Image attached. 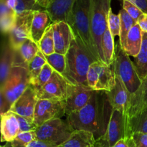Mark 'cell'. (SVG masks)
I'll list each match as a JSON object with an SVG mask.
<instances>
[{
    "mask_svg": "<svg viewBox=\"0 0 147 147\" xmlns=\"http://www.w3.org/2000/svg\"><path fill=\"white\" fill-rule=\"evenodd\" d=\"M37 100L38 98L37 92L34 88L30 85L23 94L14 102L9 111L33 121Z\"/></svg>",
    "mask_w": 147,
    "mask_h": 147,
    "instance_id": "5bb4252c",
    "label": "cell"
},
{
    "mask_svg": "<svg viewBox=\"0 0 147 147\" xmlns=\"http://www.w3.org/2000/svg\"><path fill=\"white\" fill-rule=\"evenodd\" d=\"M30 86L27 69L13 67L3 86H0L1 115L9 111L14 102Z\"/></svg>",
    "mask_w": 147,
    "mask_h": 147,
    "instance_id": "277c9868",
    "label": "cell"
},
{
    "mask_svg": "<svg viewBox=\"0 0 147 147\" xmlns=\"http://www.w3.org/2000/svg\"><path fill=\"white\" fill-rule=\"evenodd\" d=\"M65 116V101L50 99H38L34 113V124L37 127L45 123Z\"/></svg>",
    "mask_w": 147,
    "mask_h": 147,
    "instance_id": "9c48e42d",
    "label": "cell"
},
{
    "mask_svg": "<svg viewBox=\"0 0 147 147\" xmlns=\"http://www.w3.org/2000/svg\"><path fill=\"white\" fill-rule=\"evenodd\" d=\"M112 65H108L101 62L98 78L94 91L109 92L116 85V74Z\"/></svg>",
    "mask_w": 147,
    "mask_h": 147,
    "instance_id": "7402d4cb",
    "label": "cell"
},
{
    "mask_svg": "<svg viewBox=\"0 0 147 147\" xmlns=\"http://www.w3.org/2000/svg\"><path fill=\"white\" fill-rule=\"evenodd\" d=\"M14 50L10 47L9 41L4 42L2 45L1 57V66H0V86H3L9 75L13 67L14 61Z\"/></svg>",
    "mask_w": 147,
    "mask_h": 147,
    "instance_id": "cb8c5ba5",
    "label": "cell"
},
{
    "mask_svg": "<svg viewBox=\"0 0 147 147\" xmlns=\"http://www.w3.org/2000/svg\"><path fill=\"white\" fill-rule=\"evenodd\" d=\"M123 1V0H122ZM137 6L144 13L147 14V0H127Z\"/></svg>",
    "mask_w": 147,
    "mask_h": 147,
    "instance_id": "b9f144b4",
    "label": "cell"
},
{
    "mask_svg": "<svg viewBox=\"0 0 147 147\" xmlns=\"http://www.w3.org/2000/svg\"><path fill=\"white\" fill-rule=\"evenodd\" d=\"M34 11L17 15L15 26L9 34V42L14 51L18 50L27 40L30 39L31 26Z\"/></svg>",
    "mask_w": 147,
    "mask_h": 147,
    "instance_id": "7c38bea8",
    "label": "cell"
},
{
    "mask_svg": "<svg viewBox=\"0 0 147 147\" xmlns=\"http://www.w3.org/2000/svg\"><path fill=\"white\" fill-rule=\"evenodd\" d=\"M143 38V32L136 23L129 31L122 49L129 56L136 57L140 52Z\"/></svg>",
    "mask_w": 147,
    "mask_h": 147,
    "instance_id": "44dd1931",
    "label": "cell"
},
{
    "mask_svg": "<svg viewBox=\"0 0 147 147\" xmlns=\"http://www.w3.org/2000/svg\"><path fill=\"white\" fill-rule=\"evenodd\" d=\"M96 139L93 133L85 130H76L68 139L57 147H92Z\"/></svg>",
    "mask_w": 147,
    "mask_h": 147,
    "instance_id": "603a6c76",
    "label": "cell"
},
{
    "mask_svg": "<svg viewBox=\"0 0 147 147\" xmlns=\"http://www.w3.org/2000/svg\"><path fill=\"white\" fill-rule=\"evenodd\" d=\"M102 53L103 62L108 65H113L116 58V47L114 37L108 28L102 37Z\"/></svg>",
    "mask_w": 147,
    "mask_h": 147,
    "instance_id": "d4e9b609",
    "label": "cell"
},
{
    "mask_svg": "<svg viewBox=\"0 0 147 147\" xmlns=\"http://www.w3.org/2000/svg\"><path fill=\"white\" fill-rule=\"evenodd\" d=\"M136 147H147V134L134 133L132 135Z\"/></svg>",
    "mask_w": 147,
    "mask_h": 147,
    "instance_id": "f35d334b",
    "label": "cell"
},
{
    "mask_svg": "<svg viewBox=\"0 0 147 147\" xmlns=\"http://www.w3.org/2000/svg\"><path fill=\"white\" fill-rule=\"evenodd\" d=\"M147 108V76L134 94L130 96L127 112L124 117L125 137H130L131 129L141 113Z\"/></svg>",
    "mask_w": 147,
    "mask_h": 147,
    "instance_id": "ba28073f",
    "label": "cell"
},
{
    "mask_svg": "<svg viewBox=\"0 0 147 147\" xmlns=\"http://www.w3.org/2000/svg\"><path fill=\"white\" fill-rule=\"evenodd\" d=\"M20 128L18 119L14 113L7 111L1 115V142H11L20 134Z\"/></svg>",
    "mask_w": 147,
    "mask_h": 147,
    "instance_id": "d6986e66",
    "label": "cell"
},
{
    "mask_svg": "<svg viewBox=\"0 0 147 147\" xmlns=\"http://www.w3.org/2000/svg\"><path fill=\"white\" fill-rule=\"evenodd\" d=\"M70 83L57 72L54 71L51 78L41 88L36 90L38 99H50L65 101Z\"/></svg>",
    "mask_w": 147,
    "mask_h": 147,
    "instance_id": "8fae6325",
    "label": "cell"
},
{
    "mask_svg": "<svg viewBox=\"0 0 147 147\" xmlns=\"http://www.w3.org/2000/svg\"><path fill=\"white\" fill-rule=\"evenodd\" d=\"M93 91L94 90L86 86L70 83L67 96L65 100V116H69L83 109L90 99Z\"/></svg>",
    "mask_w": 147,
    "mask_h": 147,
    "instance_id": "4fadbf2b",
    "label": "cell"
},
{
    "mask_svg": "<svg viewBox=\"0 0 147 147\" xmlns=\"http://www.w3.org/2000/svg\"><path fill=\"white\" fill-rule=\"evenodd\" d=\"M113 66L116 76L122 80L130 96L134 94L140 87L142 80L138 75L134 62L122 49L119 42L116 48V58Z\"/></svg>",
    "mask_w": 147,
    "mask_h": 147,
    "instance_id": "8992f818",
    "label": "cell"
},
{
    "mask_svg": "<svg viewBox=\"0 0 147 147\" xmlns=\"http://www.w3.org/2000/svg\"><path fill=\"white\" fill-rule=\"evenodd\" d=\"M125 137L124 118L121 112L113 109L106 132L96 139L92 147H112L116 142Z\"/></svg>",
    "mask_w": 147,
    "mask_h": 147,
    "instance_id": "30bf717a",
    "label": "cell"
},
{
    "mask_svg": "<svg viewBox=\"0 0 147 147\" xmlns=\"http://www.w3.org/2000/svg\"><path fill=\"white\" fill-rule=\"evenodd\" d=\"M119 14L121 19V32L120 35H119V44H120L121 47H122L124 45L129 31L137 22L123 8L119 11Z\"/></svg>",
    "mask_w": 147,
    "mask_h": 147,
    "instance_id": "83f0119b",
    "label": "cell"
},
{
    "mask_svg": "<svg viewBox=\"0 0 147 147\" xmlns=\"http://www.w3.org/2000/svg\"><path fill=\"white\" fill-rule=\"evenodd\" d=\"M73 131L67 121L56 119L37 127L35 130L36 139L58 146L66 142Z\"/></svg>",
    "mask_w": 147,
    "mask_h": 147,
    "instance_id": "52a82bcc",
    "label": "cell"
},
{
    "mask_svg": "<svg viewBox=\"0 0 147 147\" xmlns=\"http://www.w3.org/2000/svg\"><path fill=\"white\" fill-rule=\"evenodd\" d=\"M1 147H3V146H1Z\"/></svg>",
    "mask_w": 147,
    "mask_h": 147,
    "instance_id": "bcb514c9",
    "label": "cell"
},
{
    "mask_svg": "<svg viewBox=\"0 0 147 147\" xmlns=\"http://www.w3.org/2000/svg\"><path fill=\"white\" fill-rule=\"evenodd\" d=\"M2 146L9 147L6 144ZM24 147H57V146H56V145H54V144H52L47 143V142H42V141H40V140H37V139H35V140H34L33 142H32L31 143L26 145V146Z\"/></svg>",
    "mask_w": 147,
    "mask_h": 147,
    "instance_id": "60d3db41",
    "label": "cell"
},
{
    "mask_svg": "<svg viewBox=\"0 0 147 147\" xmlns=\"http://www.w3.org/2000/svg\"><path fill=\"white\" fill-rule=\"evenodd\" d=\"M16 116L18 119L19 123H20V132L34 131L37 128L32 120H30L27 118L22 117V116H18V115H16Z\"/></svg>",
    "mask_w": 147,
    "mask_h": 147,
    "instance_id": "74e56055",
    "label": "cell"
},
{
    "mask_svg": "<svg viewBox=\"0 0 147 147\" xmlns=\"http://www.w3.org/2000/svg\"><path fill=\"white\" fill-rule=\"evenodd\" d=\"M111 0H91L90 4V23L92 37L95 48L100 62H103L102 53V37L108 29V18Z\"/></svg>",
    "mask_w": 147,
    "mask_h": 147,
    "instance_id": "5b68a950",
    "label": "cell"
},
{
    "mask_svg": "<svg viewBox=\"0 0 147 147\" xmlns=\"http://www.w3.org/2000/svg\"><path fill=\"white\" fill-rule=\"evenodd\" d=\"M51 24L50 17L45 9L34 11L32 22L30 39L38 45L47 29Z\"/></svg>",
    "mask_w": 147,
    "mask_h": 147,
    "instance_id": "ffe728a7",
    "label": "cell"
},
{
    "mask_svg": "<svg viewBox=\"0 0 147 147\" xmlns=\"http://www.w3.org/2000/svg\"><path fill=\"white\" fill-rule=\"evenodd\" d=\"M44 9L41 7L36 4L33 0H16V5L14 11L17 15L23 14L24 12L30 11H37V10Z\"/></svg>",
    "mask_w": 147,
    "mask_h": 147,
    "instance_id": "d6a6232c",
    "label": "cell"
},
{
    "mask_svg": "<svg viewBox=\"0 0 147 147\" xmlns=\"http://www.w3.org/2000/svg\"><path fill=\"white\" fill-rule=\"evenodd\" d=\"M77 0H50L46 11L52 23L65 22L70 25L73 20V10Z\"/></svg>",
    "mask_w": 147,
    "mask_h": 147,
    "instance_id": "9a60e30c",
    "label": "cell"
},
{
    "mask_svg": "<svg viewBox=\"0 0 147 147\" xmlns=\"http://www.w3.org/2000/svg\"><path fill=\"white\" fill-rule=\"evenodd\" d=\"M40 50L45 55H50L55 52V42L54 37H53V30L52 24L47 29L45 33L42 36L38 43Z\"/></svg>",
    "mask_w": 147,
    "mask_h": 147,
    "instance_id": "f1b7e54d",
    "label": "cell"
},
{
    "mask_svg": "<svg viewBox=\"0 0 147 147\" xmlns=\"http://www.w3.org/2000/svg\"><path fill=\"white\" fill-rule=\"evenodd\" d=\"M136 70L141 80L147 76V32H143V38L140 52L134 60Z\"/></svg>",
    "mask_w": 147,
    "mask_h": 147,
    "instance_id": "484cf974",
    "label": "cell"
},
{
    "mask_svg": "<svg viewBox=\"0 0 147 147\" xmlns=\"http://www.w3.org/2000/svg\"><path fill=\"white\" fill-rule=\"evenodd\" d=\"M112 147H136L132 136L123 137L116 142V144Z\"/></svg>",
    "mask_w": 147,
    "mask_h": 147,
    "instance_id": "ab89813d",
    "label": "cell"
},
{
    "mask_svg": "<svg viewBox=\"0 0 147 147\" xmlns=\"http://www.w3.org/2000/svg\"><path fill=\"white\" fill-rule=\"evenodd\" d=\"M47 63L45 56L42 53L39 51L35 57L29 64L27 67V73H28V78L30 85L32 84L35 80V79L38 77L40 72L42 70L45 65Z\"/></svg>",
    "mask_w": 147,
    "mask_h": 147,
    "instance_id": "4316f807",
    "label": "cell"
},
{
    "mask_svg": "<svg viewBox=\"0 0 147 147\" xmlns=\"http://www.w3.org/2000/svg\"><path fill=\"white\" fill-rule=\"evenodd\" d=\"M65 57L66 67L63 76L71 84L88 87V72L90 65L97 60L89 53L77 37L73 38Z\"/></svg>",
    "mask_w": 147,
    "mask_h": 147,
    "instance_id": "7a4b0ae2",
    "label": "cell"
},
{
    "mask_svg": "<svg viewBox=\"0 0 147 147\" xmlns=\"http://www.w3.org/2000/svg\"><path fill=\"white\" fill-rule=\"evenodd\" d=\"M108 28L111 32L113 37L120 35L121 32V19L119 14H116L113 12L112 9L109 11L108 18Z\"/></svg>",
    "mask_w": 147,
    "mask_h": 147,
    "instance_id": "e575fe53",
    "label": "cell"
},
{
    "mask_svg": "<svg viewBox=\"0 0 147 147\" xmlns=\"http://www.w3.org/2000/svg\"><path fill=\"white\" fill-rule=\"evenodd\" d=\"M91 0H77L73 10V20L70 24L75 37L80 39L86 50L97 61H100L92 37L90 23Z\"/></svg>",
    "mask_w": 147,
    "mask_h": 147,
    "instance_id": "3957f363",
    "label": "cell"
},
{
    "mask_svg": "<svg viewBox=\"0 0 147 147\" xmlns=\"http://www.w3.org/2000/svg\"><path fill=\"white\" fill-rule=\"evenodd\" d=\"M113 110L106 91H93L87 104L67 116L66 121L73 130H85L96 139L106 132Z\"/></svg>",
    "mask_w": 147,
    "mask_h": 147,
    "instance_id": "6da1fadb",
    "label": "cell"
},
{
    "mask_svg": "<svg viewBox=\"0 0 147 147\" xmlns=\"http://www.w3.org/2000/svg\"><path fill=\"white\" fill-rule=\"evenodd\" d=\"M137 132L147 134V108L134 123L131 129V136Z\"/></svg>",
    "mask_w": 147,
    "mask_h": 147,
    "instance_id": "d590c367",
    "label": "cell"
},
{
    "mask_svg": "<svg viewBox=\"0 0 147 147\" xmlns=\"http://www.w3.org/2000/svg\"><path fill=\"white\" fill-rule=\"evenodd\" d=\"M123 9L127 11L128 14L137 22L141 16L144 14L143 11L135 4L127 0L123 1Z\"/></svg>",
    "mask_w": 147,
    "mask_h": 147,
    "instance_id": "8d00e7d4",
    "label": "cell"
},
{
    "mask_svg": "<svg viewBox=\"0 0 147 147\" xmlns=\"http://www.w3.org/2000/svg\"><path fill=\"white\" fill-rule=\"evenodd\" d=\"M55 42V52L59 54H67L72 41L75 37L71 27L65 22L52 23Z\"/></svg>",
    "mask_w": 147,
    "mask_h": 147,
    "instance_id": "2e32d148",
    "label": "cell"
},
{
    "mask_svg": "<svg viewBox=\"0 0 147 147\" xmlns=\"http://www.w3.org/2000/svg\"><path fill=\"white\" fill-rule=\"evenodd\" d=\"M7 4L10 8L14 9V7L16 5V0H7Z\"/></svg>",
    "mask_w": 147,
    "mask_h": 147,
    "instance_id": "f6af8a7d",
    "label": "cell"
},
{
    "mask_svg": "<svg viewBox=\"0 0 147 147\" xmlns=\"http://www.w3.org/2000/svg\"><path fill=\"white\" fill-rule=\"evenodd\" d=\"M137 23L140 26L142 32H147V14L144 13L138 20Z\"/></svg>",
    "mask_w": 147,
    "mask_h": 147,
    "instance_id": "7bdbcfd3",
    "label": "cell"
},
{
    "mask_svg": "<svg viewBox=\"0 0 147 147\" xmlns=\"http://www.w3.org/2000/svg\"><path fill=\"white\" fill-rule=\"evenodd\" d=\"M39 51L40 48L37 43L31 39L27 40L18 50L14 51L13 67H21L27 70L30 63L34 59Z\"/></svg>",
    "mask_w": 147,
    "mask_h": 147,
    "instance_id": "ac0fdd59",
    "label": "cell"
},
{
    "mask_svg": "<svg viewBox=\"0 0 147 147\" xmlns=\"http://www.w3.org/2000/svg\"><path fill=\"white\" fill-rule=\"evenodd\" d=\"M35 139H36L35 131L20 132V134L17 135L14 141H12L11 142H8L6 144V145L9 147H24Z\"/></svg>",
    "mask_w": 147,
    "mask_h": 147,
    "instance_id": "1f68e13d",
    "label": "cell"
},
{
    "mask_svg": "<svg viewBox=\"0 0 147 147\" xmlns=\"http://www.w3.org/2000/svg\"><path fill=\"white\" fill-rule=\"evenodd\" d=\"M106 93L112 108L121 112L124 118L129 106L130 94L119 77L116 76V85L111 91Z\"/></svg>",
    "mask_w": 147,
    "mask_h": 147,
    "instance_id": "e0dca14e",
    "label": "cell"
},
{
    "mask_svg": "<svg viewBox=\"0 0 147 147\" xmlns=\"http://www.w3.org/2000/svg\"><path fill=\"white\" fill-rule=\"evenodd\" d=\"M45 58L47 63L53 67L55 71L61 75L64 73L66 67V57L65 55L54 53L50 55H46Z\"/></svg>",
    "mask_w": 147,
    "mask_h": 147,
    "instance_id": "f546056e",
    "label": "cell"
},
{
    "mask_svg": "<svg viewBox=\"0 0 147 147\" xmlns=\"http://www.w3.org/2000/svg\"><path fill=\"white\" fill-rule=\"evenodd\" d=\"M33 1H35L36 4H38V5L40 6V7H41L42 9H46L47 7H48L50 0H33Z\"/></svg>",
    "mask_w": 147,
    "mask_h": 147,
    "instance_id": "ee69618b",
    "label": "cell"
},
{
    "mask_svg": "<svg viewBox=\"0 0 147 147\" xmlns=\"http://www.w3.org/2000/svg\"><path fill=\"white\" fill-rule=\"evenodd\" d=\"M100 61H96L90 65L87 75L88 86L91 90H95L98 78L99 70L100 67Z\"/></svg>",
    "mask_w": 147,
    "mask_h": 147,
    "instance_id": "836d02e7",
    "label": "cell"
},
{
    "mask_svg": "<svg viewBox=\"0 0 147 147\" xmlns=\"http://www.w3.org/2000/svg\"><path fill=\"white\" fill-rule=\"evenodd\" d=\"M54 71L55 70H53V67L48 63H46L44 65V67H43L42 71L40 72L38 77L30 85L34 88L35 90H39V89L41 88L44 85H45L50 80Z\"/></svg>",
    "mask_w": 147,
    "mask_h": 147,
    "instance_id": "4dcf8cb0",
    "label": "cell"
}]
</instances>
